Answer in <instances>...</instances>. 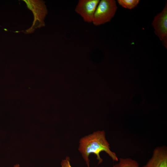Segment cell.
<instances>
[{
	"label": "cell",
	"mask_w": 167,
	"mask_h": 167,
	"mask_svg": "<svg viewBox=\"0 0 167 167\" xmlns=\"http://www.w3.org/2000/svg\"><path fill=\"white\" fill-rule=\"evenodd\" d=\"M142 167H167V148L162 146L156 148L151 157Z\"/></svg>",
	"instance_id": "obj_5"
},
{
	"label": "cell",
	"mask_w": 167,
	"mask_h": 167,
	"mask_svg": "<svg viewBox=\"0 0 167 167\" xmlns=\"http://www.w3.org/2000/svg\"><path fill=\"white\" fill-rule=\"evenodd\" d=\"M113 167H140L138 162L130 158H121Z\"/></svg>",
	"instance_id": "obj_6"
},
{
	"label": "cell",
	"mask_w": 167,
	"mask_h": 167,
	"mask_svg": "<svg viewBox=\"0 0 167 167\" xmlns=\"http://www.w3.org/2000/svg\"><path fill=\"white\" fill-rule=\"evenodd\" d=\"M99 0H79L75 8V11L84 21L92 23Z\"/></svg>",
	"instance_id": "obj_4"
},
{
	"label": "cell",
	"mask_w": 167,
	"mask_h": 167,
	"mask_svg": "<svg viewBox=\"0 0 167 167\" xmlns=\"http://www.w3.org/2000/svg\"><path fill=\"white\" fill-rule=\"evenodd\" d=\"M13 167H20V165L19 164H16L14 165Z\"/></svg>",
	"instance_id": "obj_9"
},
{
	"label": "cell",
	"mask_w": 167,
	"mask_h": 167,
	"mask_svg": "<svg viewBox=\"0 0 167 167\" xmlns=\"http://www.w3.org/2000/svg\"><path fill=\"white\" fill-rule=\"evenodd\" d=\"M155 33L166 48L167 47V4L154 18L152 23Z\"/></svg>",
	"instance_id": "obj_3"
},
{
	"label": "cell",
	"mask_w": 167,
	"mask_h": 167,
	"mask_svg": "<svg viewBox=\"0 0 167 167\" xmlns=\"http://www.w3.org/2000/svg\"><path fill=\"white\" fill-rule=\"evenodd\" d=\"M79 151L87 166L89 167V155L93 154L96 156L98 164L103 161L100 154L105 152L113 161H118V159L116 153L110 149V145L106 140L105 131H97L81 138L79 142Z\"/></svg>",
	"instance_id": "obj_1"
},
{
	"label": "cell",
	"mask_w": 167,
	"mask_h": 167,
	"mask_svg": "<svg viewBox=\"0 0 167 167\" xmlns=\"http://www.w3.org/2000/svg\"><path fill=\"white\" fill-rule=\"evenodd\" d=\"M118 4L125 8L132 9L138 4L140 1L139 0H118Z\"/></svg>",
	"instance_id": "obj_7"
},
{
	"label": "cell",
	"mask_w": 167,
	"mask_h": 167,
	"mask_svg": "<svg viewBox=\"0 0 167 167\" xmlns=\"http://www.w3.org/2000/svg\"><path fill=\"white\" fill-rule=\"evenodd\" d=\"M117 9L114 0H101L95 11L92 23L98 26L110 21Z\"/></svg>",
	"instance_id": "obj_2"
},
{
	"label": "cell",
	"mask_w": 167,
	"mask_h": 167,
	"mask_svg": "<svg viewBox=\"0 0 167 167\" xmlns=\"http://www.w3.org/2000/svg\"><path fill=\"white\" fill-rule=\"evenodd\" d=\"M61 165V167H72L70 164V158L68 156H67L65 159L62 160Z\"/></svg>",
	"instance_id": "obj_8"
}]
</instances>
